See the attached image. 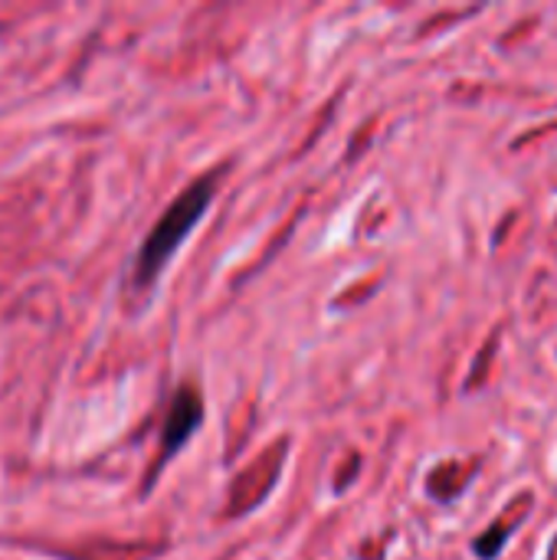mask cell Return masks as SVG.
<instances>
[{"label":"cell","mask_w":557,"mask_h":560,"mask_svg":"<svg viewBox=\"0 0 557 560\" xmlns=\"http://www.w3.org/2000/svg\"><path fill=\"white\" fill-rule=\"evenodd\" d=\"M210 197H213V184L197 180L164 210V217L154 223V230L148 233V240L138 249V259H135V282L138 285H151L158 279V272L167 266V259L177 253V246L187 240V233L200 223Z\"/></svg>","instance_id":"cell-1"},{"label":"cell","mask_w":557,"mask_h":560,"mask_svg":"<svg viewBox=\"0 0 557 560\" xmlns=\"http://www.w3.org/2000/svg\"><path fill=\"white\" fill-rule=\"evenodd\" d=\"M204 420V404L200 397L190 390V387H181L174 404H171V413L164 420V433H161V446H164V459H171L200 427Z\"/></svg>","instance_id":"cell-2"}]
</instances>
